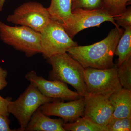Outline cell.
Instances as JSON below:
<instances>
[{
    "label": "cell",
    "instance_id": "cell-5",
    "mask_svg": "<svg viewBox=\"0 0 131 131\" xmlns=\"http://www.w3.org/2000/svg\"><path fill=\"white\" fill-rule=\"evenodd\" d=\"M40 34L41 53L46 59L57 54L67 52L70 48L78 45L63 26L51 19Z\"/></svg>",
    "mask_w": 131,
    "mask_h": 131
},
{
    "label": "cell",
    "instance_id": "cell-2",
    "mask_svg": "<svg viewBox=\"0 0 131 131\" xmlns=\"http://www.w3.org/2000/svg\"><path fill=\"white\" fill-rule=\"evenodd\" d=\"M47 60L52 67L49 72L50 80H59L70 84L82 97L89 94L84 81L85 69L68 52L57 54Z\"/></svg>",
    "mask_w": 131,
    "mask_h": 131
},
{
    "label": "cell",
    "instance_id": "cell-14",
    "mask_svg": "<svg viewBox=\"0 0 131 131\" xmlns=\"http://www.w3.org/2000/svg\"><path fill=\"white\" fill-rule=\"evenodd\" d=\"M71 6L72 0H51L47 8L50 19L58 21L64 28L71 16Z\"/></svg>",
    "mask_w": 131,
    "mask_h": 131
},
{
    "label": "cell",
    "instance_id": "cell-19",
    "mask_svg": "<svg viewBox=\"0 0 131 131\" xmlns=\"http://www.w3.org/2000/svg\"><path fill=\"white\" fill-rule=\"evenodd\" d=\"M106 126L108 131H130L131 118H112Z\"/></svg>",
    "mask_w": 131,
    "mask_h": 131
},
{
    "label": "cell",
    "instance_id": "cell-4",
    "mask_svg": "<svg viewBox=\"0 0 131 131\" xmlns=\"http://www.w3.org/2000/svg\"><path fill=\"white\" fill-rule=\"evenodd\" d=\"M47 97L30 83L24 93L15 101H11L8 110L18 120L20 127L18 131L25 130L28 122L36 110L45 103L54 100Z\"/></svg>",
    "mask_w": 131,
    "mask_h": 131
},
{
    "label": "cell",
    "instance_id": "cell-15",
    "mask_svg": "<svg viewBox=\"0 0 131 131\" xmlns=\"http://www.w3.org/2000/svg\"><path fill=\"white\" fill-rule=\"evenodd\" d=\"M115 49V55L118 57V67L131 58V26L125 28Z\"/></svg>",
    "mask_w": 131,
    "mask_h": 131
},
{
    "label": "cell",
    "instance_id": "cell-3",
    "mask_svg": "<svg viewBox=\"0 0 131 131\" xmlns=\"http://www.w3.org/2000/svg\"><path fill=\"white\" fill-rule=\"evenodd\" d=\"M0 39L30 58L41 53L40 32L19 26H12L0 21Z\"/></svg>",
    "mask_w": 131,
    "mask_h": 131
},
{
    "label": "cell",
    "instance_id": "cell-18",
    "mask_svg": "<svg viewBox=\"0 0 131 131\" xmlns=\"http://www.w3.org/2000/svg\"><path fill=\"white\" fill-rule=\"evenodd\" d=\"M117 73L122 88L131 91V58L117 66Z\"/></svg>",
    "mask_w": 131,
    "mask_h": 131
},
{
    "label": "cell",
    "instance_id": "cell-6",
    "mask_svg": "<svg viewBox=\"0 0 131 131\" xmlns=\"http://www.w3.org/2000/svg\"><path fill=\"white\" fill-rule=\"evenodd\" d=\"M84 79L87 91L91 94L110 95L122 88L116 65L107 69L85 68Z\"/></svg>",
    "mask_w": 131,
    "mask_h": 131
},
{
    "label": "cell",
    "instance_id": "cell-17",
    "mask_svg": "<svg viewBox=\"0 0 131 131\" xmlns=\"http://www.w3.org/2000/svg\"><path fill=\"white\" fill-rule=\"evenodd\" d=\"M131 0H102V8L113 17L125 12Z\"/></svg>",
    "mask_w": 131,
    "mask_h": 131
},
{
    "label": "cell",
    "instance_id": "cell-21",
    "mask_svg": "<svg viewBox=\"0 0 131 131\" xmlns=\"http://www.w3.org/2000/svg\"><path fill=\"white\" fill-rule=\"evenodd\" d=\"M116 24L119 27L125 28L131 26V7L127 8L125 12L113 17Z\"/></svg>",
    "mask_w": 131,
    "mask_h": 131
},
{
    "label": "cell",
    "instance_id": "cell-22",
    "mask_svg": "<svg viewBox=\"0 0 131 131\" xmlns=\"http://www.w3.org/2000/svg\"><path fill=\"white\" fill-rule=\"evenodd\" d=\"M12 100L10 97L4 98L0 95V115L9 117V113L8 108L9 102Z\"/></svg>",
    "mask_w": 131,
    "mask_h": 131
},
{
    "label": "cell",
    "instance_id": "cell-11",
    "mask_svg": "<svg viewBox=\"0 0 131 131\" xmlns=\"http://www.w3.org/2000/svg\"><path fill=\"white\" fill-rule=\"evenodd\" d=\"M110 95H93L85 96L83 116L101 125L106 126L111 119L113 107L109 101Z\"/></svg>",
    "mask_w": 131,
    "mask_h": 131
},
{
    "label": "cell",
    "instance_id": "cell-10",
    "mask_svg": "<svg viewBox=\"0 0 131 131\" xmlns=\"http://www.w3.org/2000/svg\"><path fill=\"white\" fill-rule=\"evenodd\" d=\"M54 99L39 107L42 112L47 116H57L63 120L64 123L73 122L83 116L85 107V98L82 97L69 102Z\"/></svg>",
    "mask_w": 131,
    "mask_h": 131
},
{
    "label": "cell",
    "instance_id": "cell-7",
    "mask_svg": "<svg viewBox=\"0 0 131 131\" xmlns=\"http://www.w3.org/2000/svg\"><path fill=\"white\" fill-rule=\"evenodd\" d=\"M47 10L43 5L35 2L25 3L8 15L7 20L9 23L25 26L40 32L50 20Z\"/></svg>",
    "mask_w": 131,
    "mask_h": 131
},
{
    "label": "cell",
    "instance_id": "cell-25",
    "mask_svg": "<svg viewBox=\"0 0 131 131\" xmlns=\"http://www.w3.org/2000/svg\"><path fill=\"white\" fill-rule=\"evenodd\" d=\"M6 0H0V12H2Z\"/></svg>",
    "mask_w": 131,
    "mask_h": 131
},
{
    "label": "cell",
    "instance_id": "cell-16",
    "mask_svg": "<svg viewBox=\"0 0 131 131\" xmlns=\"http://www.w3.org/2000/svg\"><path fill=\"white\" fill-rule=\"evenodd\" d=\"M63 128L65 131H108L106 126L101 125L82 117L74 122L64 123Z\"/></svg>",
    "mask_w": 131,
    "mask_h": 131
},
{
    "label": "cell",
    "instance_id": "cell-13",
    "mask_svg": "<svg viewBox=\"0 0 131 131\" xmlns=\"http://www.w3.org/2000/svg\"><path fill=\"white\" fill-rule=\"evenodd\" d=\"M109 100L114 108L112 118H131V91L122 88L110 95Z\"/></svg>",
    "mask_w": 131,
    "mask_h": 131
},
{
    "label": "cell",
    "instance_id": "cell-23",
    "mask_svg": "<svg viewBox=\"0 0 131 131\" xmlns=\"http://www.w3.org/2000/svg\"><path fill=\"white\" fill-rule=\"evenodd\" d=\"M10 121L8 117L0 115V131H13L10 127Z\"/></svg>",
    "mask_w": 131,
    "mask_h": 131
},
{
    "label": "cell",
    "instance_id": "cell-20",
    "mask_svg": "<svg viewBox=\"0 0 131 131\" xmlns=\"http://www.w3.org/2000/svg\"><path fill=\"white\" fill-rule=\"evenodd\" d=\"M102 0H72L71 9L78 8L85 9H97L102 8Z\"/></svg>",
    "mask_w": 131,
    "mask_h": 131
},
{
    "label": "cell",
    "instance_id": "cell-9",
    "mask_svg": "<svg viewBox=\"0 0 131 131\" xmlns=\"http://www.w3.org/2000/svg\"><path fill=\"white\" fill-rule=\"evenodd\" d=\"M25 78L43 94L49 98L72 101L82 97L77 91L70 89L66 83L59 80H46L38 75L34 71H29L26 75Z\"/></svg>",
    "mask_w": 131,
    "mask_h": 131
},
{
    "label": "cell",
    "instance_id": "cell-1",
    "mask_svg": "<svg viewBox=\"0 0 131 131\" xmlns=\"http://www.w3.org/2000/svg\"><path fill=\"white\" fill-rule=\"evenodd\" d=\"M124 30L115 27L107 37L95 43L70 47L67 52L85 69H107L114 65L113 62L115 49Z\"/></svg>",
    "mask_w": 131,
    "mask_h": 131
},
{
    "label": "cell",
    "instance_id": "cell-12",
    "mask_svg": "<svg viewBox=\"0 0 131 131\" xmlns=\"http://www.w3.org/2000/svg\"><path fill=\"white\" fill-rule=\"evenodd\" d=\"M62 118L52 119L44 114L40 108L36 110L26 127L27 131H65Z\"/></svg>",
    "mask_w": 131,
    "mask_h": 131
},
{
    "label": "cell",
    "instance_id": "cell-24",
    "mask_svg": "<svg viewBox=\"0 0 131 131\" xmlns=\"http://www.w3.org/2000/svg\"><path fill=\"white\" fill-rule=\"evenodd\" d=\"M8 75L7 71L0 66V90L7 86L8 82L6 80Z\"/></svg>",
    "mask_w": 131,
    "mask_h": 131
},
{
    "label": "cell",
    "instance_id": "cell-8",
    "mask_svg": "<svg viewBox=\"0 0 131 131\" xmlns=\"http://www.w3.org/2000/svg\"><path fill=\"white\" fill-rule=\"evenodd\" d=\"M71 13L70 20L64 28L72 39L81 31L98 26L105 21H110L115 27H119L113 17L102 8L92 10L78 8L72 10Z\"/></svg>",
    "mask_w": 131,
    "mask_h": 131
}]
</instances>
